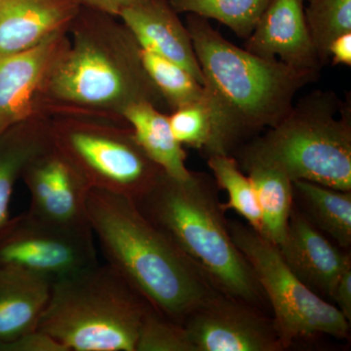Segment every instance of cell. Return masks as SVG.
Segmentation results:
<instances>
[{
    "label": "cell",
    "mask_w": 351,
    "mask_h": 351,
    "mask_svg": "<svg viewBox=\"0 0 351 351\" xmlns=\"http://www.w3.org/2000/svg\"><path fill=\"white\" fill-rule=\"evenodd\" d=\"M141 54L145 71L165 101L168 112L204 100V88L186 69L144 48Z\"/></svg>",
    "instance_id": "cell-24"
},
{
    "label": "cell",
    "mask_w": 351,
    "mask_h": 351,
    "mask_svg": "<svg viewBox=\"0 0 351 351\" xmlns=\"http://www.w3.org/2000/svg\"><path fill=\"white\" fill-rule=\"evenodd\" d=\"M331 300L348 322L351 320V265L346 267L335 286Z\"/></svg>",
    "instance_id": "cell-29"
},
{
    "label": "cell",
    "mask_w": 351,
    "mask_h": 351,
    "mask_svg": "<svg viewBox=\"0 0 351 351\" xmlns=\"http://www.w3.org/2000/svg\"><path fill=\"white\" fill-rule=\"evenodd\" d=\"M208 166L213 173L219 189L228 195L225 209H233L243 217L248 226L258 233L262 230V214L258 206L257 193L248 175H245L239 161L230 154H213L208 156Z\"/></svg>",
    "instance_id": "cell-22"
},
{
    "label": "cell",
    "mask_w": 351,
    "mask_h": 351,
    "mask_svg": "<svg viewBox=\"0 0 351 351\" xmlns=\"http://www.w3.org/2000/svg\"><path fill=\"white\" fill-rule=\"evenodd\" d=\"M122 117L131 126L138 145L166 174L178 180L188 179L191 171L186 167V154L176 140L168 113L152 104L141 103L127 108Z\"/></svg>",
    "instance_id": "cell-19"
},
{
    "label": "cell",
    "mask_w": 351,
    "mask_h": 351,
    "mask_svg": "<svg viewBox=\"0 0 351 351\" xmlns=\"http://www.w3.org/2000/svg\"><path fill=\"white\" fill-rule=\"evenodd\" d=\"M117 19L80 7L69 27L68 47L46 83V114L62 108L123 117L127 108L141 103L167 113L143 64L140 43Z\"/></svg>",
    "instance_id": "cell-2"
},
{
    "label": "cell",
    "mask_w": 351,
    "mask_h": 351,
    "mask_svg": "<svg viewBox=\"0 0 351 351\" xmlns=\"http://www.w3.org/2000/svg\"><path fill=\"white\" fill-rule=\"evenodd\" d=\"M135 351H195L186 329L152 307L138 329Z\"/></svg>",
    "instance_id": "cell-26"
},
{
    "label": "cell",
    "mask_w": 351,
    "mask_h": 351,
    "mask_svg": "<svg viewBox=\"0 0 351 351\" xmlns=\"http://www.w3.org/2000/svg\"><path fill=\"white\" fill-rule=\"evenodd\" d=\"M91 228H64L25 212L0 228V265L54 281L96 265Z\"/></svg>",
    "instance_id": "cell-9"
},
{
    "label": "cell",
    "mask_w": 351,
    "mask_h": 351,
    "mask_svg": "<svg viewBox=\"0 0 351 351\" xmlns=\"http://www.w3.org/2000/svg\"><path fill=\"white\" fill-rule=\"evenodd\" d=\"M329 59L332 64L351 66V32L334 39L329 47Z\"/></svg>",
    "instance_id": "cell-31"
},
{
    "label": "cell",
    "mask_w": 351,
    "mask_h": 351,
    "mask_svg": "<svg viewBox=\"0 0 351 351\" xmlns=\"http://www.w3.org/2000/svg\"><path fill=\"white\" fill-rule=\"evenodd\" d=\"M271 0H170L178 14L191 13L218 21L240 38L255 29Z\"/></svg>",
    "instance_id": "cell-23"
},
{
    "label": "cell",
    "mask_w": 351,
    "mask_h": 351,
    "mask_svg": "<svg viewBox=\"0 0 351 351\" xmlns=\"http://www.w3.org/2000/svg\"><path fill=\"white\" fill-rule=\"evenodd\" d=\"M69 43L68 32H60L29 49L0 55V134L32 117L47 115L46 83Z\"/></svg>",
    "instance_id": "cell-11"
},
{
    "label": "cell",
    "mask_w": 351,
    "mask_h": 351,
    "mask_svg": "<svg viewBox=\"0 0 351 351\" xmlns=\"http://www.w3.org/2000/svg\"><path fill=\"white\" fill-rule=\"evenodd\" d=\"M52 280L0 265V345L38 329Z\"/></svg>",
    "instance_id": "cell-17"
},
{
    "label": "cell",
    "mask_w": 351,
    "mask_h": 351,
    "mask_svg": "<svg viewBox=\"0 0 351 351\" xmlns=\"http://www.w3.org/2000/svg\"><path fill=\"white\" fill-rule=\"evenodd\" d=\"M218 189L205 173L178 180L163 172L135 203L218 292L263 309L269 302L233 241Z\"/></svg>",
    "instance_id": "cell-4"
},
{
    "label": "cell",
    "mask_w": 351,
    "mask_h": 351,
    "mask_svg": "<svg viewBox=\"0 0 351 351\" xmlns=\"http://www.w3.org/2000/svg\"><path fill=\"white\" fill-rule=\"evenodd\" d=\"M49 145V115L32 117L0 134V228L11 218L16 182L29 161Z\"/></svg>",
    "instance_id": "cell-18"
},
{
    "label": "cell",
    "mask_w": 351,
    "mask_h": 351,
    "mask_svg": "<svg viewBox=\"0 0 351 351\" xmlns=\"http://www.w3.org/2000/svg\"><path fill=\"white\" fill-rule=\"evenodd\" d=\"M0 351H69L56 339L36 329L25 332L10 343L0 345Z\"/></svg>",
    "instance_id": "cell-28"
},
{
    "label": "cell",
    "mask_w": 351,
    "mask_h": 351,
    "mask_svg": "<svg viewBox=\"0 0 351 351\" xmlns=\"http://www.w3.org/2000/svg\"><path fill=\"white\" fill-rule=\"evenodd\" d=\"M119 19L141 47L180 64L203 86L202 71L188 27L182 24L170 0H145L122 11Z\"/></svg>",
    "instance_id": "cell-15"
},
{
    "label": "cell",
    "mask_w": 351,
    "mask_h": 351,
    "mask_svg": "<svg viewBox=\"0 0 351 351\" xmlns=\"http://www.w3.org/2000/svg\"><path fill=\"white\" fill-rule=\"evenodd\" d=\"M87 213L108 265L157 313L182 325L218 292L131 198L90 189Z\"/></svg>",
    "instance_id": "cell-3"
},
{
    "label": "cell",
    "mask_w": 351,
    "mask_h": 351,
    "mask_svg": "<svg viewBox=\"0 0 351 351\" xmlns=\"http://www.w3.org/2000/svg\"><path fill=\"white\" fill-rule=\"evenodd\" d=\"M304 1L271 0L246 38L244 49L263 59L320 73L323 66L307 27Z\"/></svg>",
    "instance_id": "cell-13"
},
{
    "label": "cell",
    "mask_w": 351,
    "mask_h": 351,
    "mask_svg": "<svg viewBox=\"0 0 351 351\" xmlns=\"http://www.w3.org/2000/svg\"><path fill=\"white\" fill-rule=\"evenodd\" d=\"M277 248L295 276L327 301L339 276L351 265L350 254L331 243L295 206L285 237Z\"/></svg>",
    "instance_id": "cell-14"
},
{
    "label": "cell",
    "mask_w": 351,
    "mask_h": 351,
    "mask_svg": "<svg viewBox=\"0 0 351 351\" xmlns=\"http://www.w3.org/2000/svg\"><path fill=\"white\" fill-rule=\"evenodd\" d=\"M242 170L247 172L257 193L262 214L258 234L278 247L285 237L294 207L293 182L281 171L267 166L249 165Z\"/></svg>",
    "instance_id": "cell-21"
},
{
    "label": "cell",
    "mask_w": 351,
    "mask_h": 351,
    "mask_svg": "<svg viewBox=\"0 0 351 351\" xmlns=\"http://www.w3.org/2000/svg\"><path fill=\"white\" fill-rule=\"evenodd\" d=\"M151 306L106 263L53 281L38 329L69 351H135Z\"/></svg>",
    "instance_id": "cell-6"
},
{
    "label": "cell",
    "mask_w": 351,
    "mask_h": 351,
    "mask_svg": "<svg viewBox=\"0 0 351 351\" xmlns=\"http://www.w3.org/2000/svg\"><path fill=\"white\" fill-rule=\"evenodd\" d=\"M21 179L31 196L29 213L53 225L91 228L87 213L89 186L51 141L29 161Z\"/></svg>",
    "instance_id": "cell-12"
},
{
    "label": "cell",
    "mask_w": 351,
    "mask_h": 351,
    "mask_svg": "<svg viewBox=\"0 0 351 351\" xmlns=\"http://www.w3.org/2000/svg\"><path fill=\"white\" fill-rule=\"evenodd\" d=\"M80 7L75 0H0V55L29 49L68 32Z\"/></svg>",
    "instance_id": "cell-16"
},
{
    "label": "cell",
    "mask_w": 351,
    "mask_h": 351,
    "mask_svg": "<svg viewBox=\"0 0 351 351\" xmlns=\"http://www.w3.org/2000/svg\"><path fill=\"white\" fill-rule=\"evenodd\" d=\"M186 25L211 114L208 156H232L246 140L276 125L290 112L295 95L317 82L319 71L255 56L223 38L206 18L189 13Z\"/></svg>",
    "instance_id": "cell-1"
},
{
    "label": "cell",
    "mask_w": 351,
    "mask_h": 351,
    "mask_svg": "<svg viewBox=\"0 0 351 351\" xmlns=\"http://www.w3.org/2000/svg\"><path fill=\"white\" fill-rule=\"evenodd\" d=\"M304 15L311 40L322 66L334 39L351 32V0H307Z\"/></svg>",
    "instance_id": "cell-25"
},
{
    "label": "cell",
    "mask_w": 351,
    "mask_h": 351,
    "mask_svg": "<svg viewBox=\"0 0 351 351\" xmlns=\"http://www.w3.org/2000/svg\"><path fill=\"white\" fill-rule=\"evenodd\" d=\"M182 326L195 351H282L272 317L261 307L217 292Z\"/></svg>",
    "instance_id": "cell-10"
},
{
    "label": "cell",
    "mask_w": 351,
    "mask_h": 351,
    "mask_svg": "<svg viewBox=\"0 0 351 351\" xmlns=\"http://www.w3.org/2000/svg\"><path fill=\"white\" fill-rule=\"evenodd\" d=\"M233 241L248 261L269 306L284 348L295 341L328 335L343 339L350 336V323L338 307L302 282L278 248L250 226L228 223Z\"/></svg>",
    "instance_id": "cell-8"
},
{
    "label": "cell",
    "mask_w": 351,
    "mask_h": 351,
    "mask_svg": "<svg viewBox=\"0 0 351 351\" xmlns=\"http://www.w3.org/2000/svg\"><path fill=\"white\" fill-rule=\"evenodd\" d=\"M80 6L119 18L122 11L145 0H75Z\"/></svg>",
    "instance_id": "cell-30"
},
{
    "label": "cell",
    "mask_w": 351,
    "mask_h": 351,
    "mask_svg": "<svg viewBox=\"0 0 351 351\" xmlns=\"http://www.w3.org/2000/svg\"><path fill=\"white\" fill-rule=\"evenodd\" d=\"M241 169L267 166L291 181L351 191V112L332 92L304 97L276 125L237 149Z\"/></svg>",
    "instance_id": "cell-5"
},
{
    "label": "cell",
    "mask_w": 351,
    "mask_h": 351,
    "mask_svg": "<svg viewBox=\"0 0 351 351\" xmlns=\"http://www.w3.org/2000/svg\"><path fill=\"white\" fill-rule=\"evenodd\" d=\"M294 195L301 202L307 219L321 232L348 250L351 246V191H339L302 181L293 182Z\"/></svg>",
    "instance_id": "cell-20"
},
{
    "label": "cell",
    "mask_w": 351,
    "mask_h": 351,
    "mask_svg": "<svg viewBox=\"0 0 351 351\" xmlns=\"http://www.w3.org/2000/svg\"><path fill=\"white\" fill-rule=\"evenodd\" d=\"M168 119L176 140L182 147L206 152L212 138V119L206 99L176 108Z\"/></svg>",
    "instance_id": "cell-27"
},
{
    "label": "cell",
    "mask_w": 351,
    "mask_h": 351,
    "mask_svg": "<svg viewBox=\"0 0 351 351\" xmlns=\"http://www.w3.org/2000/svg\"><path fill=\"white\" fill-rule=\"evenodd\" d=\"M51 144L90 189L134 201L156 184L164 171L145 154L123 117L80 110H53Z\"/></svg>",
    "instance_id": "cell-7"
}]
</instances>
